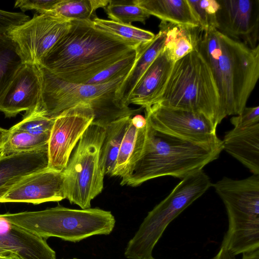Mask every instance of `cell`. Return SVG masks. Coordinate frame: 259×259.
<instances>
[{
    "mask_svg": "<svg viewBox=\"0 0 259 259\" xmlns=\"http://www.w3.org/2000/svg\"><path fill=\"white\" fill-rule=\"evenodd\" d=\"M0 216L45 239L51 237L73 242L98 235H109L115 225L110 211L99 208L71 209L60 205L45 210L7 212Z\"/></svg>",
    "mask_w": 259,
    "mask_h": 259,
    "instance_id": "8992f818",
    "label": "cell"
},
{
    "mask_svg": "<svg viewBox=\"0 0 259 259\" xmlns=\"http://www.w3.org/2000/svg\"><path fill=\"white\" fill-rule=\"evenodd\" d=\"M199 26L203 30L217 29V0H188Z\"/></svg>",
    "mask_w": 259,
    "mask_h": 259,
    "instance_id": "4dcf8cb0",
    "label": "cell"
},
{
    "mask_svg": "<svg viewBox=\"0 0 259 259\" xmlns=\"http://www.w3.org/2000/svg\"><path fill=\"white\" fill-rule=\"evenodd\" d=\"M22 64L12 41L6 33L0 34V98Z\"/></svg>",
    "mask_w": 259,
    "mask_h": 259,
    "instance_id": "83f0119b",
    "label": "cell"
},
{
    "mask_svg": "<svg viewBox=\"0 0 259 259\" xmlns=\"http://www.w3.org/2000/svg\"><path fill=\"white\" fill-rule=\"evenodd\" d=\"M9 135V130L0 127V153L2 152L4 144Z\"/></svg>",
    "mask_w": 259,
    "mask_h": 259,
    "instance_id": "74e56055",
    "label": "cell"
},
{
    "mask_svg": "<svg viewBox=\"0 0 259 259\" xmlns=\"http://www.w3.org/2000/svg\"><path fill=\"white\" fill-rule=\"evenodd\" d=\"M150 259H154V258L153 257V258H150Z\"/></svg>",
    "mask_w": 259,
    "mask_h": 259,
    "instance_id": "7bdbcfd3",
    "label": "cell"
},
{
    "mask_svg": "<svg viewBox=\"0 0 259 259\" xmlns=\"http://www.w3.org/2000/svg\"><path fill=\"white\" fill-rule=\"evenodd\" d=\"M136 58L137 50L135 53L102 71L85 84H103L110 82L122 75H127L134 66Z\"/></svg>",
    "mask_w": 259,
    "mask_h": 259,
    "instance_id": "1f68e13d",
    "label": "cell"
},
{
    "mask_svg": "<svg viewBox=\"0 0 259 259\" xmlns=\"http://www.w3.org/2000/svg\"><path fill=\"white\" fill-rule=\"evenodd\" d=\"M92 22L96 28L119 37L137 48L148 44L155 36L149 31L132 25L102 19L97 17L92 20Z\"/></svg>",
    "mask_w": 259,
    "mask_h": 259,
    "instance_id": "484cf974",
    "label": "cell"
},
{
    "mask_svg": "<svg viewBox=\"0 0 259 259\" xmlns=\"http://www.w3.org/2000/svg\"><path fill=\"white\" fill-rule=\"evenodd\" d=\"M212 186L228 217L221 246L234 255L259 248V175L242 180L224 177Z\"/></svg>",
    "mask_w": 259,
    "mask_h": 259,
    "instance_id": "52a82bcc",
    "label": "cell"
},
{
    "mask_svg": "<svg viewBox=\"0 0 259 259\" xmlns=\"http://www.w3.org/2000/svg\"><path fill=\"white\" fill-rule=\"evenodd\" d=\"M116 119L105 126V134L100 150V165L104 175L111 176L120 147L131 117Z\"/></svg>",
    "mask_w": 259,
    "mask_h": 259,
    "instance_id": "cb8c5ba5",
    "label": "cell"
},
{
    "mask_svg": "<svg viewBox=\"0 0 259 259\" xmlns=\"http://www.w3.org/2000/svg\"><path fill=\"white\" fill-rule=\"evenodd\" d=\"M64 174L49 168L23 178L0 198V203L25 202L33 204L66 199Z\"/></svg>",
    "mask_w": 259,
    "mask_h": 259,
    "instance_id": "9a60e30c",
    "label": "cell"
},
{
    "mask_svg": "<svg viewBox=\"0 0 259 259\" xmlns=\"http://www.w3.org/2000/svg\"><path fill=\"white\" fill-rule=\"evenodd\" d=\"M105 127L92 122L80 137L64 170L66 199L81 209L91 207V201L103 188L104 175L100 165V150Z\"/></svg>",
    "mask_w": 259,
    "mask_h": 259,
    "instance_id": "9c48e42d",
    "label": "cell"
},
{
    "mask_svg": "<svg viewBox=\"0 0 259 259\" xmlns=\"http://www.w3.org/2000/svg\"><path fill=\"white\" fill-rule=\"evenodd\" d=\"M222 142L223 150L253 175H259V124L243 129L233 128L226 133Z\"/></svg>",
    "mask_w": 259,
    "mask_h": 259,
    "instance_id": "d6986e66",
    "label": "cell"
},
{
    "mask_svg": "<svg viewBox=\"0 0 259 259\" xmlns=\"http://www.w3.org/2000/svg\"><path fill=\"white\" fill-rule=\"evenodd\" d=\"M10 251L0 247V257H5L9 256Z\"/></svg>",
    "mask_w": 259,
    "mask_h": 259,
    "instance_id": "f35d334b",
    "label": "cell"
},
{
    "mask_svg": "<svg viewBox=\"0 0 259 259\" xmlns=\"http://www.w3.org/2000/svg\"><path fill=\"white\" fill-rule=\"evenodd\" d=\"M213 259H235V255L226 248L221 246L220 250Z\"/></svg>",
    "mask_w": 259,
    "mask_h": 259,
    "instance_id": "d590c367",
    "label": "cell"
},
{
    "mask_svg": "<svg viewBox=\"0 0 259 259\" xmlns=\"http://www.w3.org/2000/svg\"><path fill=\"white\" fill-rule=\"evenodd\" d=\"M196 50L211 69L227 116L239 114L259 77V45L252 49L216 29H202Z\"/></svg>",
    "mask_w": 259,
    "mask_h": 259,
    "instance_id": "7a4b0ae2",
    "label": "cell"
},
{
    "mask_svg": "<svg viewBox=\"0 0 259 259\" xmlns=\"http://www.w3.org/2000/svg\"><path fill=\"white\" fill-rule=\"evenodd\" d=\"M29 19L28 15L22 12H10L0 9V34L6 33L11 28Z\"/></svg>",
    "mask_w": 259,
    "mask_h": 259,
    "instance_id": "e575fe53",
    "label": "cell"
},
{
    "mask_svg": "<svg viewBox=\"0 0 259 259\" xmlns=\"http://www.w3.org/2000/svg\"><path fill=\"white\" fill-rule=\"evenodd\" d=\"M60 0H18L15 8H19L24 13L28 10L35 11L38 14H44L52 10Z\"/></svg>",
    "mask_w": 259,
    "mask_h": 259,
    "instance_id": "836d02e7",
    "label": "cell"
},
{
    "mask_svg": "<svg viewBox=\"0 0 259 259\" xmlns=\"http://www.w3.org/2000/svg\"><path fill=\"white\" fill-rule=\"evenodd\" d=\"M71 26V21L47 14L11 28L6 34L13 43L22 63L39 66L42 59Z\"/></svg>",
    "mask_w": 259,
    "mask_h": 259,
    "instance_id": "30bf717a",
    "label": "cell"
},
{
    "mask_svg": "<svg viewBox=\"0 0 259 259\" xmlns=\"http://www.w3.org/2000/svg\"><path fill=\"white\" fill-rule=\"evenodd\" d=\"M165 40L164 33L159 31L154 39L137 49V58L129 73L119 87L116 96L122 105L128 106V98L141 77L162 50Z\"/></svg>",
    "mask_w": 259,
    "mask_h": 259,
    "instance_id": "7402d4cb",
    "label": "cell"
},
{
    "mask_svg": "<svg viewBox=\"0 0 259 259\" xmlns=\"http://www.w3.org/2000/svg\"><path fill=\"white\" fill-rule=\"evenodd\" d=\"M42 82L39 66L22 63L0 98V111L12 117L33 109L40 99Z\"/></svg>",
    "mask_w": 259,
    "mask_h": 259,
    "instance_id": "5bb4252c",
    "label": "cell"
},
{
    "mask_svg": "<svg viewBox=\"0 0 259 259\" xmlns=\"http://www.w3.org/2000/svg\"><path fill=\"white\" fill-rule=\"evenodd\" d=\"M150 15L162 21L199 26L188 0H134Z\"/></svg>",
    "mask_w": 259,
    "mask_h": 259,
    "instance_id": "603a6c76",
    "label": "cell"
},
{
    "mask_svg": "<svg viewBox=\"0 0 259 259\" xmlns=\"http://www.w3.org/2000/svg\"><path fill=\"white\" fill-rule=\"evenodd\" d=\"M0 247L21 259H56L55 251L46 239L0 216Z\"/></svg>",
    "mask_w": 259,
    "mask_h": 259,
    "instance_id": "2e32d148",
    "label": "cell"
},
{
    "mask_svg": "<svg viewBox=\"0 0 259 259\" xmlns=\"http://www.w3.org/2000/svg\"><path fill=\"white\" fill-rule=\"evenodd\" d=\"M203 170L184 178L150 211L128 241L124 255L127 259H150L152 251L167 226L211 186Z\"/></svg>",
    "mask_w": 259,
    "mask_h": 259,
    "instance_id": "ba28073f",
    "label": "cell"
},
{
    "mask_svg": "<svg viewBox=\"0 0 259 259\" xmlns=\"http://www.w3.org/2000/svg\"><path fill=\"white\" fill-rule=\"evenodd\" d=\"M8 259H21L17 255L14 253H11L9 256L7 257Z\"/></svg>",
    "mask_w": 259,
    "mask_h": 259,
    "instance_id": "ab89813d",
    "label": "cell"
},
{
    "mask_svg": "<svg viewBox=\"0 0 259 259\" xmlns=\"http://www.w3.org/2000/svg\"><path fill=\"white\" fill-rule=\"evenodd\" d=\"M159 31L165 36L162 51L174 63L197 49L202 28L161 21Z\"/></svg>",
    "mask_w": 259,
    "mask_h": 259,
    "instance_id": "44dd1931",
    "label": "cell"
},
{
    "mask_svg": "<svg viewBox=\"0 0 259 259\" xmlns=\"http://www.w3.org/2000/svg\"><path fill=\"white\" fill-rule=\"evenodd\" d=\"M137 48L96 28L92 21L71 20L68 30L46 54L39 66L60 79L85 84Z\"/></svg>",
    "mask_w": 259,
    "mask_h": 259,
    "instance_id": "6da1fadb",
    "label": "cell"
},
{
    "mask_svg": "<svg viewBox=\"0 0 259 259\" xmlns=\"http://www.w3.org/2000/svg\"><path fill=\"white\" fill-rule=\"evenodd\" d=\"M174 63L162 51L145 71L132 91L126 105L136 104L146 109L155 101L166 82Z\"/></svg>",
    "mask_w": 259,
    "mask_h": 259,
    "instance_id": "ac0fdd59",
    "label": "cell"
},
{
    "mask_svg": "<svg viewBox=\"0 0 259 259\" xmlns=\"http://www.w3.org/2000/svg\"><path fill=\"white\" fill-rule=\"evenodd\" d=\"M50 136V134L34 135L9 130V135L0 153V157L48 148Z\"/></svg>",
    "mask_w": 259,
    "mask_h": 259,
    "instance_id": "4316f807",
    "label": "cell"
},
{
    "mask_svg": "<svg viewBox=\"0 0 259 259\" xmlns=\"http://www.w3.org/2000/svg\"><path fill=\"white\" fill-rule=\"evenodd\" d=\"M41 68V95L33 110L47 117L55 119L65 110L84 103L89 104L93 110V122L105 127L116 119L134 116L144 109L142 107L132 109L117 99L116 92L127 75L107 83L94 85L67 82Z\"/></svg>",
    "mask_w": 259,
    "mask_h": 259,
    "instance_id": "277c9868",
    "label": "cell"
},
{
    "mask_svg": "<svg viewBox=\"0 0 259 259\" xmlns=\"http://www.w3.org/2000/svg\"><path fill=\"white\" fill-rule=\"evenodd\" d=\"M223 150L222 140L206 145L193 143L154 130L147 122L144 150L121 185L136 187L157 178L180 179L203 170Z\"/></svg>",
    "mask_w": 259,
    "mask_h": 259,
    "instance_id": "3957f363",
    "label": "cell"
},
{
    "mask_svg": "<svg viewBox=\"0 0 259 259\" xmlns=\"http://www.w3.org/2000/svg\"><path fill=\"white\" fill-rule=\"evenodd\" d=\"M147 125L146 119L142 115L131 117L111 176L123 178L138 160L145 147Z\"/></svg>",
    "mask_w": 259,
    "mask_h": 259,
    "instance_id": "ffe728a7",
    "label": "cell"
},
{
    "mask_svg": "<svg viewBox=\"0 0 259 259\" xmlns=\"http://www.w3.org/2000/svg\"><path fill=\"white\" fill-rule=\"evenodd\" d=\"M242 253V259H259V248Z\"/></svg>",
    "mask_w": 259,
    "mask_h": 259,
    "instance_id": "8d00e7d4",
    "label": "cell"
},
{
    "mask_svg": "<svg viewBox=\"0 0 259 259\" xmlns=\"http://www.w3.org/2000/svg\"><path fill=\"white\" fill-rule=\"evenodd\" d=\"M71 259H78L77 258H71Z\"/></svg>",
    "mask_w": 259,
    "mask_h": 259,
    "instance_id": "b9f144b4",
    "label": "cell"
},
{
    "mask_svg": "<svg viewBox=\"0 0 259 259\" xmlns=\"http://www.w3.org/2000/svg\"><path fill=\"white\" fill-rule=\"evenodd\" d=\"M108 0H60L50 11L46 13L70 21H92L96 11L104 8Z\"/></svg>",
    "mask_w": 259,
    "mask_h": 259,
    "instance_id": "d4e9b609",
    "label": "cell"
},
{
    "mask_svg": "<svg viewBox=\"0 0 259 259\" xmlns=\"http://www.w3.org/2000/svg\"><path fill=\"white\" fill-rule=\"evenodd\" d=\"M217 30L255 48L259 38V0H217Z\"/></svg>",
    "mask_w": 259,
    "mask_h": 259,
    "instance_id": "4fadbf2b",
    "label": "cell"
},
{
    "mask_svg": "<svg viewBox=\"0 0 259 259\" xmlns=\"http://www.w3.org/2000/svg\"><path fill=\"white\" fill-rule=\"evenodd\" d=\"M0 259H8L7 257H0Z\"/></svg>",
    "mask_w": 259,
    "mask_h": 259,
    "instance_id": "60d3db41",
    "label": "cell"
},
{
    "mask_svg": "<svg viewBox=\"0 0 259 259\" xmlns=\"http://www.w3.org/2000/svg\"><path fill=\"white\" fill-rule=\"evenodd\" d=\"M48 166V148L0 157V198L15 184Z\"/></svg>",
    "mask_w": 259,
    "mask_h": 259,
    "instance_id": "e0dca14e",
    "label": "cell"
},
{
    "mask_svg": "<svg viewBox=\"0 0 259 259\" xmlns=\"http://www.w3.org/2000/svg\"><path fill=\"white\" fill-rule=\"evenodd\" d=\"M109 18L112 21L132 25L134 22L145 24L150 16L145 10L132 1H110L104 8Z\"/></svg>",
    "mask_w": 259,
    "mask_h": 259,
    "instance_id": "f1b7e54d",
    "label": "cell"
},
{
    "mask_svg": "<svg viewBox=\"0 0 259 259\" xmlns=\"http://www.w3.org/2000/svg\"><path fill=\"white\" fill-rule=\"evenodd\" d=\"M54 120L31 111L25 113L22 120L9 130L34 135L50 134Z\"/></svg>",
    "mask_w": 259,
    "mask_h": 259,
    "instance_id": "f546056e",
    "label": "cell"
},
{
    "mask_svg": "<svg viewBox=\"0 0 259 259\" xmlns=\"http://www.w3.org/2000/svg\"><path fill=\"white\" fill-rule=\"evenodd\" d=\"M145 113L147 122L159 132L200 145L221 141L217 126L201 113L158 104L145 109Z\"/></svg>",
    "mask_w": 259,
    "mask_h": 259,
    "instance_id": "8fae6325",
    "label": "cell"
},
{
    "mask_svg": "<svg viewBox=\"0 0 259 259\" xmlns=\"http://www.w3.org/2000/svg\"><path fill=\"white\" fill-rule=\"evenodd\" d=\"M94 119L93 109L84 103L65 110L55 118L48 142V168L64 171L72 150Z\"/></svg>",
    "mask_w": 259,
    "mask_h": 259,
    "instance_id": "7c38bea8",
    "label": "cell"
},
{
    "mask_svg": "<svg viewBox=\"0 0 259 259\" xmlns=\"http://www.w3.org/2000/svg\"><path fill=\"white\" fill-rule=\"evenodd\" d=\"M230 121L234 128L238 129L246 128L259 124V106L245 107L239 114L233 116Z\"/></svg>",
    "mask_w": 259,
    "mask_h": 259,
    "instance_id": "d6a6232c",
    "label": "cell"
},
{
    "mask_svg": "<svg viewBox=\"0 0 259 259\" xmlns=\"http://www.w3.org/2000/svg\"><path fill=\"white\" fill-rule=\"evenodd\" d=\"M155 104L201 113L216 126L227 116L211 69L197 50L174 63Z\"/></svg>",
    "mask_w": 259,
    "mask_h": 259,
    "instance_id": "5b68a950",
    "label": "cell"
}]
</instances>
